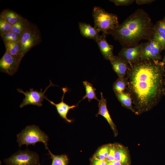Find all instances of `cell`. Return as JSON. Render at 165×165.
Here are the masks:
<instances>
[{"label":"cell","mask_w":165,"mask_h":165,"mask_svg":"<svg viewBox=\"0 0 165 165\" xmlns=\"http://www.w3.org/2000/svg\"><path fill=\"white\" fill-rule=\"evenodd\" d=\"M16 137L20 147L24 145L27 146L31 145L34 146L37 142H42L44 144L46 149H48V135L41 130L38 126L35 125L27 126L16 135Z\"/></svg>","instance_id":"obj_4"},{"label":"cell","mask_w":165,"mask_h":165,"mask_svg":"<svg viewBox=\"0 0 165 165\" xmlns=\"http://www.w3.org/2000/svg\"><path fill=\"white\" fill-rule=\"evenodd\" d=\"M101 99L98 101V111L96 116L101 115L106 119L112 130L115 137H116L118 135V132L116 126L112 120L108 109L107 99L104 98L102 92L101 93Z\"/></svg>","instance_id":"obj_10"},{"label":"cell","mask_w":165,"mask_h":165,"mask_svg":"<svg viewBox=\"0 0 165 165\" xmlns=\"http://www.w3.org/2000/svg\"><path fill=\"white\" fill-rule=\"evenodd\" d=\"M109 61L113 70L118 77H125L129 65L119 56L114 55Z\"/></svg>","instance_id":"obj_12"},{"label":"cell","mask_w":165,"mask_h":165,"mask_svg":"<svg viewBox=\"0 0 165 165\" xmlns=\"http://www.w3.org/2000/svg\"><path fill=\"white\" fill-rule=\"evenodd\" d=\"M83 84L85 89L86 94L79 103L86 98L88 99L89 102L93 99H95L98 101L99 100L97 98L95 92L96 89L93 86L92 84L86 81H83Z\"/></svg>","instance_id":"obj_21"},{"label":"cell","mask_w":165,"mask_h":165,"mask_svg":"<svg viewBox=\"0 0 165 165\" xmlns=\"http://www.w3.org/2000/svg\"><path fill=\"white\" fill-rule=\"evenodd\" d=\"M107 165H123L121 163L116 160L113 161H108Z\"/></svg>","instance_id":"obj_34"},{"label":"cell","mask_w":165,"mask_h":165,"mask_svg":"<svg viewBox=\"0 0 165 165\" xmlns=\"http://www.w3.org/2000/svg\"><path fill=\"white\" fill-rule=\"evenodd\" d=\"M111 144L103 145L99 147L93 156L100 160H106L110 152Z\"/></svg>","instance_id":"obj_22"},{"label":"cell","mask_w":165,"mask_h":165,"mask_svg":"<svg viewBox=\"0 0 165 165\" xmlns=\"http://www.w3.org/2000/svg\"><path fill=\"white\" fill-rule=\"evenodd\" d=\"M106 36L102 34L100 35L95 41L104 58L109 61L114 56L113 53V46L109 44L107 42Z\"/></svg>","instance_id":"obj_13"},{"label":"cell","mask_w":165,"mask_h":165,"mask_svg":"<svg viewBox=\"0 0 165 165\" xmlns=\"http://www.w3.org/2000/svg\"><path fill=\"white\" fill-rule=\"evenodd\" d=\"M79 26L80 34L84 37L92 39L95 41L100 35V31L95 27H92L90 24L79 22Z\"/></svg>","instance_id":"obj_15"},{"label":"cell","mask_w":165,"mask_h":165,"mask_svg":"<svg viewBox=\"0 0 165 165\" xmlns=\"http://www.w3.org/2000/svg\"><path fill=\"white\" fill-rule=\"evenodd\" d=\"M94 26L102 34L106 36L119 24L116 15L106 12L103 8L94 6L92 12Z\"/></svg>","instance_id":"obj_3"},{"label":"cell","mask_w":165,"mask_h":165,"mask_svg":"<svg viewBox=\"0 0 165 165\" xmlns=\"http://www.w3.org/2000/svg\"><path fill=\"white\" fill-rule=\"evenodd\" d=\"M116 6H127L131 5L135 1L134 0H110Z\"/></svg>","instance_id":"obj_30"},{"label":"cell","mask_w":165,"mask_h":165,"mask_svg":"<svg viewBox=\"0 0 165 165\" xmlns=\"http://www.w3.org/2000/svg\"><path fill=\"white\" fill-rule=\"evenodd\" d=\"M12 25L7 22L4 18L0 15V35L11 31Z\"/></svg>","instance_id":"obj_26"},{"label":"cell","mask_w":165,"mask_h":165,"mask_svg":"<svg viewBox=\"0 0 165 165\" xmlns=\"http://www.w3.org/2000/svg\"><path fill=\"white\" fill-rule=\"evenodd\" d=\"M31 22L23 17L17 22L12 25L11 31L22 35L28 28Z\"/></svg>","instance_id":"obj_20"},{"label":"cell","mask_w":165,"mask_h":165,"mask_svg":"<svg viewBox=\"0 0 165 165\" xmlns=\"http://www.w3.org/2000/svg\"><path fill=\"white\" fill-rule=\"evenodd\" d=\"M155 1L154 0H136L135 2L137 4L141 5L151 3Z\"/></svg>","instance_id":"obj_33"},{"label":"cell","mask_w":165,"mask_h":165,"mask_svg":"<svg viewBox=\"0 0 165 165\" xmlns=\"http://www.w3.org/2000/svg\"><path fill=\"white\" fill-rule=\"evenodd\" d=\"M154 26L149 14L138 9L119 24L110 34L123 46L131 48L138 46L140 41H149L153 38Z\"/></svg>","instance_id":"obj_2"},{"label":"cell","mask_w":165,"mask_h":165,"mask_svg":"<svg viewBox=\"0 0 165 165\" xmlns=\"http://www.w3.org/2000/svg\"><path fill=\"white\" fill-rule=\"evenodd\" d=\"M55 86L56 85L53 84L50 80V84L46 88L43 92L42 91V89L40 91H38L37 90H34L33 88H31L30 91L27 90L26 92H24L21 89H17L16 90L19 93L23 94L25 96L20 105V108H22L28 105L41 107L42 105V102L43 101V99L47 98V96L45 95L46 91L50 86Z\"/></svg>","instance_id":"obj_7"},{"label":"cell","mask_w":165,"mask_h":165,"mask_svg":"<svg viewBox=\"0 0 165 165\" xmlns=\"http://www.w3.org/2000/svg\"><path fill=\"white\" fill-rule=\"evenodd\" d=\"M4 162L6 165H41L38 154L27 148L19 150Z\"/></svg>","instance_id":"obj_5"},{"label":"cell","mask_w":165,"mask_h":165,"mask_svg":"<svg viewBox=\"0 0 165 165\" xmlns=\"http://www.w3.org/2000/svg\"><path fill=\"white\" fill-rule=\"evenodd\" d=\"M127 85V80L126 77H118L113 84V90L114 92H124Z\"/></svg>","instance_id":"obj_24"},{"label":"cell","mask_w":165,"mask_h":165,"mask_svg":"<svg viewBox=\"0 0 165 165\" xmlns=\"http://www.w3.org/2000/svg\"><path fill=\"white\" fill-rule=\"evenodd\" d=\"M143 42L138 46L131 48L123 47L118 53V56L129 65L140 60L141 53Z\"/></svg>","instance_id":"obj_9"},{"label":"cell","mask_w":165,"mask_h":165,"mask_svg":"<svg viewBox=\"0 0 165 165\" xmlns=\"http://www.w3.org/2000/svg\"><path fill=\"white\" fill-rule=\"evenodd\" d=\"M115 160L123 165H129L130 162L129 151L127 148L119 143H115Z\"/></svg>","instance_id":"obj_14"},{"label":"cell","mask_w":165,"mask_h":165,"mask_svg":"<svg viewBox=\"0 0 165 165\" xmlns=\"http://www.w3.org/2000/svg\"><path fill=\"white\" fill-rule=\"evenodd\" d=\"M108 161L106 160H101L93 156L90 159V165H107Z\"/></svg>","instance_id":"obj_31"},{"label":"cell","mask_w":165,"mask_h":165,"mask_svg":"<svg viewBox=\"0 0 165 165\" xmlns=\"http://www.w3.org/2000/svg\"><path fill=\"white\" fill-rule=\"evenodd\" d=\"M118 101L123 107L128 109L135 114V111L133 107V101L130 95L127 92H115Z\"/></svg>","instance_id":"obj_17"},{"label":"cell","mask_w":165,"mask_h":165,"mask_svg":"<svg viewBox=\"0 0 165 165\" xmlns=\"http://www.w3.org/2000/svg\"><path fill=\"white\" fill-rule=\"evenodd\" d=\"M162 62L163 63L164 65V67H165V58H163L162 60Z\"/></svg>","instance_id":"obj_35"},{"label":"cell","mask_w":165,"mask_h":165,"mask_svg":"<svg viewBox=\"0 0 165 165\" xmlns=\"http://www.w3.org/2000/svg\"><path fill=\"white\" fill-rule=\"evenodd\" d=\"M115 144H111L109 154L106 160L108 161H113L115 160Z\"/></svg>","instance_id":"obj_32"},{"label":"cell","mask_w":165,"mask_h":165,"mask_svg":"<svg viewBox=\"0 0 165 165\" xmlns=\"http://www.w3.org/2000/svg\"><path fill=\"white\" fill-rule=\"evenodd\" d=\"M3 41L7 42H18L21 41L22 35L11 31L1 35Z\"/></svg>","instance_id":"obj_25"},{"label":"cell","mask_w":165,"mask_h":165,"mask_svg":"<svg viewBox=\"0 0 165 165\" xmlns=\"http://www.w3.org/2000/svg\"><path fill=\"white\" fill-rule=\"evenodd\" d=\"M164 95H165V91H164Z\"/></svg>","instance_id":"obj_36"},{"label":"cell","mask_w":165,"mask_h":165,"mask_svg":"<svg viewBox=\"0 0 165 165\" xmlns=\"http://www.w3.org/2000/svg\"><path fill=\"white\" fill-rule=\"evenodd\" d=\"M165 72L164 64L159 61L140 60L129 65L126 90L136 115L149 111L160 101L165 90Z\"/></svg>","instance_id":"obj_1"},{"label":"cell","mask_w":165,"mask_h":165,"mask_svg":"<svg viewBox=\"0 0 165 165\" xmlns=\"http://www.w3.org/2000/svg\"><path fill=\"white\" fill-rule=\"evenodd\" d=\"M159 42L163 46V50H165V34L161 33L154 30L152 39Z\"/></svg>","instance_id":"obj_28"},{"label":"cell","mask_w":165,"mask_h":165,"mask_svg":"<svg viewBox=\"0 0 165 165\" xmlns=\"http://www.w3.org/2000/svg\"><path fill=\"white\" fill-rule=\"evenodd\" d=\"M6 21L13 25L17 22L23 16L14 11L6 9H4L0 14Z\"/></svg>","instance_id":"obj_19"},{"label":"cell","mask_w":165,"mask_h":165,"mask_svg":"<svg viewBox=\"0 0 165 165\" xmlns=\"http://www.w3.org/2000/svg\"><path fill=\"white\" fill-rule=\"evenodd\" d=\"M161 59L160 55L156 53L148 45V42L143 43L141 56V60L159 61Z\"/></svg>","instance_id":"obj_16"},{"label":"cell","mask_w":165,"mask_h":165,"mask_svg":"<svg viewBox=\"0 0 165 165\" xmlns=\"http://www.w3.org/2000/svg\"><path fill=\"white\" fill-rule=\"evenodd\" d=\"M49 154L52 159L51 165H68L69 163V159L66 155H54L48 149Z\"/></svg>","instance_id":"obj_23"},{"label":"cell","mask_w":165,"mask_h":165,"mask_svg":"<svg viewBox=\"0 0 165 165\" xmlns=\"http://www.w3.org/2000/svg\"><path fill=\"white\" fill-rule=\"evenodd\" d=\"M148 44L150 47L157 54L160 53L163 50L162 45L157 41L152 39L148 41Z\"/></svg>","instance_id":"obj_27"},{"label":"cell","mask_w":165,"mask_h":165,"mask_svg":"<svg viewBox=\"0 0 165 165\" xmlns=\"http://www.w3.org/2000/svg\"><path fill=\"white\" fill-rule=\"evenodd\" d=\"M42 41L40 30L38 26L31 22L27 30L22 35L21 42L22 49L20 55L23 58L31 49L39 44Z\"/></svg>","instance_id":"obj_6"},{"label":"cell","mask_w":165,"mask_h":165,"mask_svg":"<svg viewBox=\"0 0 165 165\" xmlns=\"http://www.w3.org/2000/svg\"><path fill=\"white\" fill-rule=\"evenodd\" d=\"M5 46L6 51L9 54L14 56H20L22 49L21 41L18 42L3 41Z\"/></svg>","instance_id":"obj_18"},{"label":"cell","mask_w":165,"mask_h":165,"mask_svg":"<svg viewBox=\"0 0 165 165\" xmlns=\"http://www.w3.org/2000/svg\"><path fill=\"white\" fill-rule=\"evenodd\" d=\"M22 58L12 56L6 52L0 60V70L10 75H13L18 70Z\"/></svg>","instance_id":"obj_8"},{"label":"cell","mask_w":165,"mask_h":165,"mask_svg":"<svg viewBox=\"0 0 165 165\" xmlns=\"http://www.w3.org/2000/svg\"><path fill=\"white\" fill-rule=\"evenodd\" d=\"M154 30L159 32L165 34V23L162 20L157 22L154 26Z\"/></svg>","instance_id":"obj_29"},{"label":"cell","mask_w":165,"mask_h":165,"mask_svg":"<svg viewBox=\"0 0 165 165\" xmlns=\"http://www.w3.org/2000/svg\"><path fill=\"white\" fill-rule=\"evenodd\" d=\"M164 58H165V56H164Z\"/></svg>","instance_id":"obj_37"},{"label":"cell","mask_w":165,"mask_h":165,"mask_svg":"<svg viewBox=\"0 0 165 165\" xmlns=\"http://www.w3.org/2000/svg\"><path fill=\"white\" fill-rule=\"evenodd\" d=\"M63 94L61 98V101L60 103L56 104L53 101L49 100L46 98V99L48 101L51 105L55 106L58 114L60 116L64 119L67 122L71 123L72 120L68 119L67 117V114L69 110L73 109L76 107L75 105L70 106L64 101V98L65 94L68 91V88L67 87L62 88Z\"/></svg>","instance_id":"obj_11"}]
</instances>
